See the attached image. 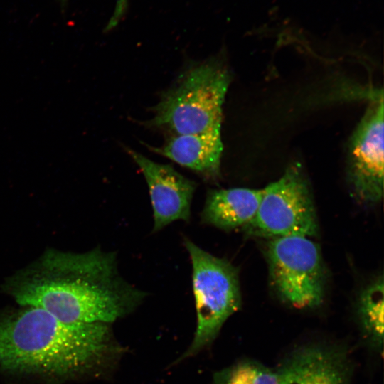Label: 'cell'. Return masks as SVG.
<instances>
[{
  "mask_svg": "<svg viewBox=\"0 0 384 384\" xmlns=\"http://www.w3.org/2000/svg\"><path fill=\"white\" fill-rule=\"evenodd\" d=\"M3 289L20 306L68 323L113 322L146 296L121 276L116 253L99 247L81 253L48 249L8 277Z\"/></svg>",
  "mask_w": 384,
  "mask_h": 384,
  "instance_id": "1",
  "label": "cell"
},
{
  "mask_svg": "<svg viewBox=\"0 0 384 384\" xmlns=\"http://www.w3.org/2000/svg\"><path fill=\"white\" fill-rule=\"evenodd\" d=\"M0 315V369L68 378L98 365L110 351L105 323H68L43 309L20 306Z\"/></svg>",
  "mask_w": 384,
  "mask_h": 384,
  "instance_id": "2",
  "label": "cell"
},
{
  "mask_svg": "<svg viewBox=\"0 0 384 384\" xmlns=\"http://www.w3.org/2000/svg\"><path fill=\"white\" fill-rule=\"evenodd\" d=\"M230 79L219 58L191 66L162 95L147 124L172 135L220 131L222 107Z\"/></svg>",
  "mask_w": 384,
  "mask_h": 384,
  "instance_id": "3",
  "label": "cell"
},
{
  "mask_svg": "<svg viewBox=\"0 0 384 384\" xmlns=\"http://www.w3.org/2000/svg\"><path fill=\"white\" fill-rule=\"evenodd\" d=\"M183 243L192 265L197 324L193 341L180 361L210 344L226 320L240 309L242 299L235 266L186 238Z\"/></svg>",
  "mask_w": 384,
  "mask_h": 384,
  "instance_id": "4",
  "label": "cell"
},
{
  "mask_svg": "<svg viewBox=\"0 0 384 384\" xmlns=\"http://www.w3.org/2000/svg\"><path fill=\"white\" fill-rule=\"evenodd\" d=\"M242 230L246 235L269 239L317 235L313 196L299 164L289 166L279 179L262 189L256 214Z\"/></svg>",
  "mask_w": 384,
  "mask_h": 384,
  "instance_id": "5",
  "label": "cell"
},
{
  "mask_svg": "<svg viewBox=\"0 0 384 384\" xmlns=\"http://www.w3.org/2000/svg\"><path fill=\"white\" fill-rule=\"evenodd\" d=\"M266 258L272 287L283 302L300 309L322 304L325 274L316 243L300 235L272 238Z\"/></svg>",
  "mask_w": 384,
  "mask_h": 384,
  "instance_id": "6",
  "label": "cell"
},
{
  "mask_svg": "<svg viewBox=\"0 0 384 384\" xmlns=\"http://www.w3.org/2000/svg\"><path fill=\"white\" fill-rule=\"evenodd\" d=\"M383 97L373 100L350 137L346 178L352 196L374 205L383 195Z\"/></svg>",
  "mask_w": 384,
  "mask_h": 384,
  "instance_id": "7",
  "label": "cell"
},
{
  "mask_svg": "<svg viewBox=\"0 0 384 384\" xmlns=\"http://www.w3.org/2000/svg\"><path fill=\"white\" fill-rule=\"evenodd\" d=\"M275 371L279 384H352L353 365L344 345L314 343L294 348Z\"/></svg>",
  "mask_w": 384,
  "mask_h": 384,
  "instance_id": "8",
  "label": "cell"
},
{
  "mask_svg": "<svg viewBox=\"0 0 384 384\" xmlns=\"http://www.w3.org/2000/svg\"><path fill=\"white\" fill-rule=\"evenodd\" d=\"M142 172L149 191L153 209V232H158L176 220L189 221L196 184L169 164L153 161L127 149Z\"/></svg>",
  "mask_w": 384,
  "mask_h": 384,
  "instance_id": "9",
  "label": "cell"
},
{
  "mask_svg": "<svg viewBox=\"0 0 384 384\" xmlns=\"http://www.w3.org/2000/svg\"><path fill=\"white\" fill-rule=\"evenodd\" d=\"M149 149L205 179L215 181L220 178L223 152L220 131L171 135L161 147Z\"/></svg>",
  "mask_w": 384,
  "mask_h": 384,
  "instance_id": "10",
  "label": "cell"
},
{
  "mask_svg": "<svg viewBox=\"0 0 384 384\" xmlns=\"http://www.w3.org/2000/svg\"><path fill=\"white\" fill-rule=\"evenodd\" d=\"M261 196L262 189H210L201 213V222L225 231L242 229L255 215Z\"/></svg>",
  "mask_w": 384,
  "mask_h": 384,
  "instance_id": "11",
  "label": "cell"
},
{
  "mask_svg": "<svg viewBox=\"0 0 384 384\" xmlns=\"http://www.w3.org/2000/svg\"><path fill=\"white\" fill-rule=\"evenodd\" d=\"M383 277L370 284L361 294L357 305V316L363 340L377 353L383 352Z\"/></svg>",
  "mask_w": 384,
  "mask_h": 384,
  "instance_id": "12",
  "label": "cell"
},
{
  "mask_svg": "<svg viewBox=\"0 0 384 384\" xmlns=\"http://www.w3.org/2000/svg\"><path fill=\"white\" fill-rule=\"evenodd\" d=\"M210 384H279L275 370L250 358L216 373Z\"/></svg>",
  "mask_w": 384,
  "mask_h": 384,
  "instance_id": "13",
  "label": "cell"
},
{
  "mask_svg": "<svg viewBox=\"0 0 384 384\" xmlns=\"http://www.w3.org/2000/svg\"><path fill=\"white\" fill-rule=\"evenodd\" d=\"M128 0H117L113 14L106 26L105 31L114 28L124 16L127 8Z\"/></svg>",
  "mask_w": 384,
  "mask_h": 384,
  "instance_id": "14",
  "label": "cell"
},
{
  "mask_svg": "<svg viewBox=\"0 0 384 384\" xmlns=\"http://www.w3.org/2000/svg\"><path fill=\"white\" fill-rule=\"evenodd\" d=\"M60 5L63 9H64L66 6V4L68 3V0H59Z\"/></svg>",
  "mask_w": 384,
  "mask_h": 384,
  "instance_id": "15",
  "label": "cell"
}]
</instances>
